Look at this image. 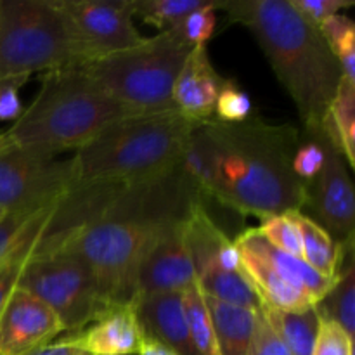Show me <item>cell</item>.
Wrapping results in <instances>:
<instances>
[{
	"label": "cell",
	"instance_id": "4",
	"mask_svg": "<svg viewBox=\"0 0 355 355\" xmlns=\"http://www.w3.org/2000/svg\"><path fill=\"white\" fill-rule=\"evenodd\" d=\"M194 123L175 110L107 125L69 158L73 184H137L177 168Z\"/></svg>",
	"mask_w": 355,
	"mask_h": 355
},
{
	"label": "cell",
	"instance_id": "5",
	"mask_svg": "<svg viewBox=\"0 0 355 355\" xmlns=\"http://www.w3.org/2000/svg\"><path fill=\"white\" fill-rule=\"evenodd\" d=\"M165 224L103 210L99 218L68 236L54 252H69L89 266L104 312L130 307L137 298L142 257L153 236Z\"/></svg>",
	"mask_w": 355,
	"mask_h": 355
},
{
	"label": "cell",
	"instance_id": "27",
	"mask_svg": "<svg viewBox=\"0 0 355 355\" xmlns=\"http://www.w3.org/2000/svg\"><path fill=\"white\" fill-rule=\"evenodd\" d=\"M182 307L186 315L187 329L191 340L200 355H220L217 338H215L214 324H211L210 312H208L205 297L201 293L198 281L182 291Z\"/></svg>",
	"mask_w": 355,
	"mask_h": 355
},
{
	"label": "cell",
	"instance_id": "9",
	"mask_svg": "<svg viewBox=\"0 0 355 355\" xmlns=\"http://www.w3.org/2000/svg\"><path fill=\"white\" fill-rule=\"evenodd\" d=\"M71 186L69 159L0 142V215L54 200Z\"/></svg>",
	"mask_w": 355,
	"mask_h": 355
},
{
	"label": "cell",
	"instance_id": "30",
	"mask_svg": "<svg viewBox=\"0 0 355 355\" xmlns=\"http://www.w3.org/2000/svg\"><path fill=\"white\" fill-rule=\"evenodd\" d=\"M218 7H220V3L208 0L203 7L193 10L184 19H180L175 26L170 28V31H173L175 37L180 42H184L187 47H207L208 40L215 33V26H217Z\"/></svg>",
	"mask_w": 355,
	"mask_h": 355
},
{
	"label": "cell",
	"instance_id": "24",
	"mask_svg": "<svg viewBox=\"0 0 355 355\" xmlns=\"http://www.w3.org/2000/svg\"><path fill=\"white\" fill-rule=\"evenodd\" d=\"M324 132L340 155L345 159L347 166H355V85L342 80L335 94L331 106L328 110Z\"/></svg>",
	"mask_w": 355,
	"mask_h": 355
},
{
	"label": "cell",
	"instance_id": "37",
	"mask_svg": "<svg viewBox=\"0 0 355 355\" xmlns=\"http://www.w3.org/2000/svg\"><path fill=\"white\" fill-rule=\"evenodd\" d=\"M28 82L26 76L0 80V121H16L23 113L19 90Z\"/></svg>",
	"mask_w": 355,
	"mask_h": 355
},
{
	"label": "cell",
	"instance_id": "17",
	"mask_svg": "<svg viewBox=\"0 0 355 355\" xmlns=\"http://www.w3.org/2000/svg\"><path fill=\"white\" fill-rule=\"evenodd\" d=\"M184 229L196 272L205 267H220L227 272L243 274L241 257L234 241L215 224L201 201H194L189 207L184 217Z\"/></svg>",
	"mask_w": 355,
	"mask_h": 355
},
{
	"label": "cell",
	"instance_id": "38",
	"mask_svg": "<svg viewBox=\"0 0 355 355\" xmlns=\"http://www.w3.org/2000/svg\"><path fill=\"white\" fill-rule=\"evenodd\" d=\"M31 255H33V248L28 246V248H23L0 266V311L6 305L7 298L10 297L14 288L17 286L21 270H23L26 260L31 259Z\"/></svg>",
	"mask_w": 355,
	"mask_h": 355
},
{
	"label": "cell",
	"instance_id": "40",
	"mask_svg": "<svg viewBox=\"0 0 355 355\" xmlns=\"http://www.w3.org/2000/svg\"><path fill=\"white\" fill-rule=\"evenodd\" d=\"M139 355H177V354H173L172 350L166 349V347H163L162 343L155 342V340L146 338L144 347H142Z\"/></svg>",
	"mask_w": 355,
	"mask_h": 355
},
{
	"label": "cell",
	"instance_id": "10",
	"mask_svg": "<svg viewBox=\"0 0 355 355\" xmlns=\"http://www.w3.org/2000/svg\"><path fill=\"white\" fill-rule=\"evenodd\" d=\"M82 54V64L128 51L146 40L134 24L132 0H59Z\"/></svg>",
	"mask_w": 355,
	"mask_h": 355
},
{
	"label": "cell",
	"instance_id": "32",
	"mask_svg": "<svg viewBox=\"0 0 355 355\" xmlns=\"http://www.w3.org/2000/svg\"><path fill=\"white\" fill-rule=\"evenodd\" d=\"M253 103L248 94L238 87V83L229 80L220 90L215 106L214 118L224 123H241L252 118Z\"/></svg>",
	"mask_w": 355,
	"mask_h": 355
},
{
	"label": "cell",
	"instance_id": "35",
	"mask_svg": "<svg viewBox=\"0 0 355 355\" xmlns=\"http://www.w3.org/2000/svg\"><path fill=\"white\" fill-rule=\"evenodd\" d=\"M246 355H291L260 309Z\"/></svg>",
	"mask_w": 355,
	"mask_h": 355
},
{
	"label": "cell",
	"instance_id": "8",
	"mask_svg": "<svg viewBox=\"0 0 355 355\" xmlns=\"http://www.w3.org/2000/svg\"><path fill=\"white\" fill-rule=\"evenodd\" d=\"M17 288L44 302L69 335L82 331L104 314L92 270L80 257L69 252H52L28 259Z\"/></svg>",
	"mask_w": 355,
	"mask_h": 355
},
{
	"label": "cell",
	"instance_id": "11",
	"mask_svg": "<svg viewBox=\"0 0 355 355\" xmlns=\"http://www.w3.org/2000/svg\"><path fill=\"white\" fill-rule=\"evenodd\" d=\"M309 139H318L322 144L324 165L307 186L302 211L307 210V217L321 225L338 245H354L355 193L349 166L326 132Z\"/></svg>",
	"mask_w": 355,
	"mask_h": 355
},
{
	"label": "cell",
	"instance_id": "7",
	"mask_svg": "<svg viewBox=\"0 0 355 355\" xmlns=\"http://www.w3.org/2000/svg\"><path fill=\"white\" fill-rule=\"evenodd\" d=\"M82 62L59 0H0V80Z\"/></svg>",
	"mask_w": 355,
	"mask_h": 355
},
{
	"label": "cell",
	"instance_id": "25",
	"mask_svg": "<svg viewBox=\"0 0 355 355\" xmlns=\"http://www.w3.org/2000/svg\"><path fill=\"white\" fill-rule=\"evenodd\" d=\"M201 293L225 304L246 309H260V298L248 283L245 274L227 272L220 267H205L196 272Z\"/></svg>",
	"mask_w": 355,
	"mask_h": 355
},
{
	"label": "cell",
	"instance_id": "15",
	"mask_svg": "<svg viewBox=\"0 0 355 355\" xmlns=\"http://www.w3.org/2000/svg\"><path fill=\"white\" fill-rule=\"evenodd\" d=\"M66 338L89 355H139L146 343L134 305L104 312L82 331Z\"/></svg>",
	"mask_w": 355,
	"mask_h": 355
},
{
	"label": "cell",
	"instance_id": "29",
	"mask_svg": "<svg viewBox=\"0 0 355 355\" xmlns=\"http://www.w3.org/2000/svg\"><path fill=\"white\" fill-rule=\"evenodd\" d=\"M208 0H132L134 17L162 31H168L180 19L200 9Z\"/></svg>",
	"mask_w": 355,
	"mask_h": 355
},
{
	"label": "cell",
	"instance_id": "2",
	"mask_svg": "<svg viewBox=\"0 0 355 355\" xmlns=\"http://www.w3.org/2000/svg\"><path fill=\"white\" fill-rule=\"evenodd\" d=\"M220 7L229 19L255 37L297 106L309 137L322 134L342 71L321 31L298 14L290 0H236Z\"/></svg>",
	"mask_w": 355,
	"mask_h": 355
},
{
	"label": "cell",
	"instance_id": "23",
	"mask_svg": "<svg viewBox=\"0 0 355 355\" xmlns=\"http://www.w3.org/2000/svg\"><path fill=\"white\" fill-rule=\"evenodd\" d=\"M267 318L291 355H312L319 331V314L315 305L300 312H286L260 304Z\"/></svg>",
	"mask_w": 355,
	"mask_h": 355
},
{
	"label": "cell",
	"instance_id": "26",
	"mask_svg": "<svg viewBox=\"0 0 355 355\" xmlns=\"http://www.w3.org/2000/svg\"><path fill=\"white\" fill-rule=\"evenodd\" d=\"M345 269H340L338 279L324 298L315 304L319 318H324L338 324L350 338L355 331V269L352 253L345 260Z\"/></svg>",
	"mask_w": 355,
	"mask_h": 355
},
{
	"label": "cell",
	"instance_id": "3",
	"mask_svg": "<svg viewBox=\"0 0 355 355\" xmlns=\"http://www.w3.org/2000/svg\"><path fill=\"white\" fill-rule=\"evenodd\" d=\"M130 114L137 111L106 96L80 66H68L42 75L38 94L0 134V142L58 156L76 151L107 125Z\"/></svg>",
	"mask_w": 355,
	"mask_h": 355
},
{
	"label": "cell",
	"instance_id": "31",
	"mask_svg": "<svg viewBox=\"0 0 355 355\" xmlns=\"http://www.w3.org/2000/svg\"><path fill=\"white\" fill-rule=\"evenodd\" d=\"M260 222L262 224L257 227V231L263 236V239L269 245L281 250V252L288 253V255L302 259V252H304V246H302V232L297 220H295L293 211L272 215V217L262 218Z\"/></svg>",
	"mask_w": 355,
	"mask_h": 355
},
{
	"label": "cell",
	"instance_id": "19",
	"mask_svg": "<svg viewBox=\"0 0 355 355\" xmlns=\"http://www.w3.org/2000/svg\"><path fill=\"white\" fill-rule=\"evenodd\" d=\"M238 248L239 257H241V269L248 283L259 295L260 304L267 307L277 309V311L286 312H300L305 309L314 307L311 300L300 291L291 288L290 284L284 283L276 272L269 267V263L252 248L246 241H243L238 236L234 241Z\"/></svg>",
	"mask_w": 355,
	"mask_h": 355
},
{
	"label": "cell",
	"instance_id": "16",
	"mask_svg": "<svg viewBox=\"0 0 355 355\" xmlns=\"http://www.w3.org/2000/svg\"><path fill=\"white\" fill-rule=\"evenodd\" d=\"M134 307L146 338L162 343L177 355H200L187 329L182 293L139 297Z\"/></svg>",
	"mask_w": 355,
	"mask_h": 355
},
{
	"label": "cell",
	"instance_id": "34",
	"mask_svg": "<svg viewBox=\"0 0 355 355\" xmlns=\"http://www.w3.org/2000/svg\"><path fill=\"white\" fill-rule=\"evenodd\" d=\"M324 165V149L318 139L300 142L293 156V172L304 184H311Z\"/></svg>",
	"mask_w": 355,
	"mask_h": 355
},
{
	"label": "cell",
	"instance_id": "28",
	"mask_svg": "<svg viewBox=\"0 0 355 355\" xmlns=\"http://www.w3.org/2000/svg\"><path fill=\"white\" fill-rule=\"evenodd\" d=\"M342 71V80L355 85V24L345 14L329 17L319 28Z\"/></svg>",
	"mask_w": 355,
	"mask_h": 355
},
{
	"label": "cell",
	"instance_id": "6",
	"mask_svg": "<svg viewBox=\"0 0 355 355\" xmlns=\"http://www.w3.org/2000/svg\"><path fill=\"white\" fill-rule=\"evenodd\" d=\"M191 47L173 31L149 37L141 45L80 64L89 78L116 103L137 113L175 110L173 83Z\"/></svg>",
	"mask_w": 355,
	"mask_h": 355
},
{
	"label": "cell",
	"instance_id": "22",
	"mask_svg": "<svg viewBox=\"0 0 355 355\" xmlns=\"http://www.w3.org/2000/svg\"><path fill=\"white\" fill-rule=\"evenodd\" d=\"M293 215L302 232V259L322 277L335 281L340 274V263L345 260V253L354 250V245H338L321 225L302 211H293Z\"/></svg>",
	"mask_w": 355,
	"mask_h": 355
},
{
	"label": "cell",
	"instance_id": "13",
	"mask_svg": "<svg viewBox=\"0 0 355 355\" xmlns=\"http://www.w3.org/2000/svg\"><path fill=\"white\" fill-rule=\"evenodd\" d=\"M64 333L58 315L23 288H14L0 311V355H26Z\"/></svg>",
	"mask_w": 355,
	"mask_h": 355
},
{
	"label": "cell",
	"instance_id": "20",
	"mask_svg": "<svg viewBox=\"0 0 355 355\" xmlns=\"http://www.w3.org/2000/svg\"><path fill=\"white\" fill-rule=\"evenodd\" d=\"M203 297L210 312L220 355H246L259 311L225 304L207 295Z\"/></svg>",
	"mask_w": 355,
	"mask_h": 355
},
{
	"label": "cell",
	"instance_id": "36",
	"mask_svg": "<svg viewBox=\"0 0 355 355\" xmlns=\"http://www.w3.org/2000/svg\"><path fill=\"white\" fill-rule=\"evenodd\" d=\"M298 14L312 26L319 28L340 10L354 6L352 0H290Z\"/></svg>",
	"mask_w": 355,
	"mask_h": 355
},
{
	"label": "cell",
	"instance_id": "39",
	"mask_svg": "<svg viewBox=\"0 0 355 355\" xmlns=\"http://www.w3.org/2000/svg\"><path fill=\"white\" fill-rule=\"evenodd\" d=\"M26 355H89V354L83 352L82 349L73 345L68 338H61V340H54V342L47 343V345L44 347H38V349H35L33 352Z\"/></svg>",
	"mask_w": 355,
	"mask_h": 355
},
{
	"label": "cell",
	"instance_id": "18",
	"mask_svg": "<svg viewBox=\"0 0 355 355\" xmlns=\"http://www.w3.org/2000/svg\"><path fill=\"white\" fill-rule=\"evenodd\" d=\"M239 238L243 241L248 243L267 263H269L270 269L284 281V283L290 284L291 288H295L297 291H300L302 295L309 298L312 304H319L322 298L328 295V291L331 290L333 284L336 283L331 279H326L321 274L315 272L312 267L307 266L304 259H298V257L288 255V253L281 252V250L274 248L272 245L263 239V236L257 231V227L246 229L245 232L239 234Z\"/></svg>",
	"mask_w": 355,
	"mask_h": 355
},
{
	"label": "cell",
	"instance_id": "14",
	"mask_svg": "<svg viewBox=\"0 0 355 355\" xmlns=\"http://www.w3.org/2000/svg\"><path fill=\"white\" fill-rule=\"evenodd\" d=\"M227 82L211 66L207 47L191 49L173 83V107L193 123L210 120L215 114L218 94Z\"/></svg>",
	"mask_w": 355,
	"mask_h": 355
},
{
	"label": "cell",
	"instance_id": "21",
	"mask_svg": "<svg viewBox=\"0 0 355 355\" xmlns=\"http://www.w3.org/2000/svg\"><path fill=\"white\" fill-rule=\"evenodd\" d=\"M177 170L201 203L203 200H215L217 179H215L214 155L207 132L201 123H194L177 163Z\"/></svg>",
	"mask_w": 355,
	"mask_h": 355
},
{
	"label": "cell",
	"instance_id": "1",
	"mask_svg": "<svg viewBox=\"0 0 355 355\" xmlns=\"http://www.w3.org/2000/svg\"><path fill=\"white\" fill-rule=\"evenodd\" d=\"M215 163V201L260 220L272 215L302 211L307 184L293 172L300 132L291 125H274L248 118L224 123L201 121Z\"/></svg>",
	"mask_w": 355,
	"mask_h": 355
},
{
	"label": "cell",
	"instance_id": "33",
	"mask_svg": "<svg viewBox=\"0 0 355 355\" xmlns=\"http://www.w3.org/2000/svg\"><path fill=\"white\" fill-rule=\"evenodd\" d=\"M312 355H354V338L338 324L319 318V331Z\"/></svg>",
	"mask_w": 355,
	"mask_h": 355
},
{
	"label": "cell",
	"instance_id": "12",
	"mask_svg": "<svg viewBox=\"0 0 355 355\" xmlns=\"http://www.w3.org/2000/svg\"><path fill=\"white\" fill-rule=\"evenodd\" d=\"M194 283L196 270L187 246L184 218H177L158 229L142 257L137 272V298L182 293Z\"/></svg>",
	"mask_w": 355,
	"mask_h": 355
}]
</instances>
